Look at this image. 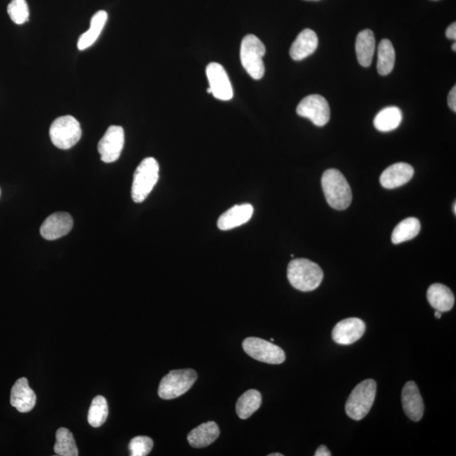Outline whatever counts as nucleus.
<instances>
[{
	"label": "nucleus",
	"mask_w": 456,
	"mask_h": 456,
	"mask_svg": "<svg viewBox=\"0 0 456 456\" xmlns=\"http://www.w3.org/2000/svg\"><path fill=\"white\" fill-rule=\"evenodd\" d=\"M324 273L317 264L307 259H296L289 263L288 279L294 288L311 292L321 284Z\"/></svg>",
	"instance_id": "1"
},
{
	"label": "nucleus",
	"mask_w": 456,
	"mask_h": 456,
	"mask_svg": "<svg viewBox=\"0 0 456 456\" xmlns=\"http://www.w3.org/2000/svg\"><path fill=\"white\" fill-rule=\"evenodd\" d=\"M322 188L327 202L333 208L346 210L352 201L351 189L343 174L337 169H328L322 176Z\"/></svg>",
	"instance_id": "2"
},
{
	"label": "nucleus",
	"mask_w": 456,
	"mask_h": 456,
	"mask_svg": "<svg viewBox=\"0 0 456 456\" xmlns=\"http://www.w3.org/2000/svg\"><path fill=\"white\" fill-rule=\"evenodd\" d=\"M159 164L153 157H147L140 163L133 178V201L142 203L146 200L159 180Z\"/></svg>",
	"instance_id": "3"
},
{
	"label": "nucleus",
	"mask_w": 456,
	"mask_h": 456,
	"mask_svg": "<svg viewBox=\"0 0 456 456\" xmlns=\"http://www.w3.org/2000/svg\"><path fill=\"white\" fill-rule=\"evenodd\" d=\"M376 391L377 384L374 380H366L356 385L346 403L347 416L356 421L366 417L374 404Z\"/></svg>",
	"instance_id": "4"
},
{
	"label": "nucleus",
	"mask_w": 456,
	"mask_h": 456,
	"mask_svg": "<svg viewBox=\"0 0 456 456\" xmlns=\"http://www.w3.org/2000/svg\"><path fill=\"white\" fill-rule=\"evenodd\" d=\"M265 46L255 35L243 37L240 48V60L244 69L255 80H260L264 74L265 69L263 57L265 55Z\"/></svg>",
	"instance_id": "5"
},
{
	"label": "nucleus",
	"mask_w": 456,
	"mask_h": 456,
	"mask_svg": "<svg viewBox=\"0 0 456 456\" xmlns=\"http://www.w3.org/2000/svg\"><path fill=\"white\" fill-rule=\"evenodd\" d=\"M49 135L56 147L61 150H69L81 138V124L72 116H62L51 124Z\"/></svg>",
	"instance_id": "6"
},
{
	"label": "nucleus",
	"mask_w": 456,
	"mask_h": 456,
	"mask_svg": "<svg viewBox=\"0 0 456 456\" xmlns=\"http://www.w3.org/2000/svg\"><path fill=\"white\" fill-rule=\"evenodd\" d=\"M196 380V372L193 370H173L161 380L159 396L163 400L175 399L187 392Z\"/></svg>",
	"instance_id": "7"
},
{
	"label": "nucleus",
	"mask_w": 456,
	"mask_h": 456,
	"mask_svg": "<svg viewBox=\"0 0 456 456\" xmlns=\"http://www.w3.org/2000/svg\"><path fill=\"white\" fill-rule=\"evenodd\" d=\"M244 351L252 358L269 364H281L286 359L285 352L272 342L257 337H248L243 342Z\"/></svg>",
	"instance_id": "8"
},
{
	"label": "nucleus",
	"mask_w": 456,
	"mask_h": 456,
	"mask_svg": "<svg viewBox=\"0 0 456 456\" xmlns=\"http://www.w3.org/2000/svg\"><path fill=\"white\" fill-rule=\"evenodd\" d=\"M297 114L302 118L309 119L314 126H325L330 118L329 103L321 95H310L300 102L297 107Z\"/></svg>",
	"instance_id": "9"
},
{
	"label": "nucleus",
	"mask_w": 456,
	"mask_h": 456,
	"mask_svg": "<svg viewBox=\"0 0 456 456\" xmlns=\"http://www.w3.org/2000/svg\"><path fill=\"white\" fill-rule=\"evenodd\" d=\"M206 76L210 87L207 93L222 101H229L234 98V89L225 69L218 63H210L206 67Z\"/></svg>",
	"instance_id": "10"
},
{
	"label": "nucleus",
	"mask_w": 456,
	"mask_h": 456,
	"mask_svg": "<svg viewBox=\"0 0 456 456\" xmlns=\"http://www.w3.org/2000/svg\"><path fill=\"white\" fill-rule=\"evenodd\" d=\"M124 146L123 128L117 126H112L106 131L98 149L101 155V159L105 163H114L119 159Z\"/></svg>",
	"instance_id": "11"
},
{
	"label": "nucleus",
	"mask_w": 456,
	"mask_h": 456,
	"mask_svg": "<svg viewBox=\"0 0 456 456\" xmlns=\"http://www.w3.org/2000/svg\"><path fill=\"white\" fill-rule=\"evenodd\" d=\"M366 325L358 318H348L337 323L333 330V339L339 345H351L363 337Z\"/></svg>",
	"instance_id": "12"
},
{
	"label": "nucleus",
	"mask_w": 456,
	"mask_h": 456,
	"mask_svg": "<svg viewBox=\"0 0 456 456\" xmlns=\"http://www.w3.org/2000/svg\"><path fill=\"white\" fill-rule=\"evenodd\" d=\"M73 227L72 215L65 213H53L41 226L40 234L46 240H56L67 235Z\"/></svg>",
	"instance_id": "13"
},
{
	"label": "nucleus",
	"mask_w": 456,
	"mask_h": 456,
	"mask_svg": "<svg viewBox=\"0 0 456 456\" xmlns=\"http://www.w3.org/2000/svg\"><path fill=\"white\" fill-rule=\"evenodd\" d=\"M401 401L404 412L410 420L420 421L424 413V403L415 382L409 381L405 384L402 389Z\"/></svg>",
	"instance_id": "14"
},
{
	"label": "nucleus",
	"mask_w": 456,
	"mask_h": 456,
	"mask_svg": "<svg viewBox=\"0 0 456 456\" xmlns=\"http://www.w3.org/2000/svg\"><path fill=\"white\" fill-rule=\"evenodd\" d=\"M36 396L29 385L27 378H20L13 385L11 393V404L20 413L31 412L34 408Z\"/></svg>",
	"instance_id": "15"
},
{
	"label": "nucleus",
	"mask_w": 456,
	"mask_h": 456,
	"mask_svg": "<svg viewBox=\"0 0 456 456\" xmlns=\"http://www.w3.org/2000/svg\"><path fill=\"white\" fill-rule=\"evenodd\" d=\"M414 169L412 166L399 163L389 166L380 176V184L385 189L399 188L412 180Z\"/></svg>",
	"instance_id": "16"
},
{
	"label": "nucleus",
	"mask_w": 456,
	"mask_h": 456,
	"mask_svg": "<svg viewBox=\"0 0 456 456\" xmlns=\"http://www.w3.org/2000/svg\"><path fill=\"white\" fill-rule=\"evenodd\" d=\"M253 214H254V207L252 205H236L219 217L217 227L222 231L234 229L250 221Z\"/></svg>",
	"instance_id": "17"
},
{
	"label": "nucleus",
	"mask_w": 456,
	"mask_h": 456,
	"mask_svg": "<svg viewBox=\"0 0 456 456\" xmlns=\"http://www.w3.org/2000/svg\"><path fill=\"white\" fill-rule=\"evenodd\" d=\"M318 39L316 33L311 29H304L297 36L290 48V56L295 61L306 59L316 51Z\"/></svg>",
	"instance_id": "18"
},
{
	"label": "nucleus",
	"mask_w": 456,
	"mask_h": 456,
	"mask_svg": "<svg viewBox=\"0 0 456 456\" xmlns=\"http://www.w3.org/2000/svg\"><path fill=\"white\" fill-rule=\"evenodd\" d=\"M220 435L219 427L215 422H207L190 431L188 434L189 445L194 448H205L217 441Z\"/></svg>",
	"instance_id": "19"
},
{
	"label": "nucleus",
	"mask_w": 456,
	"mask_h": 456,
	"mask_svg": "<svg viewBox=\"0 0 456 456\" xmlns=\"http://www.w3.org/2000/svg\"><path fill=\"white\" fill-rule=\"evenodd\" d=\"M427 297L431 306L439 312H448L453 309L455 296L451 290L446 286L435 283L430 286Z\"/></svg>",
	"instance_id": "20"
},
{
	"label": "nucleus",
	"mask_w": 456,
	"mask_h": 456,
	"mask_svg": "<svg viewBox=\"0 0 456 456\" xmlns=\"http://www.w3.org/2000/svg\"><path fill=\"white\" fill-rule=\"evenodd\" d=\"M374 32L366 29L358 33L356 40V53L358 63L363 67H370L375 51Z\"/></svg>",
	"instance_id": "21"
},
{
	"label": "nucleus",
	"mask_w": 456,
	"mask_h": 456,
	"mask_svg": "<svg viewBox=\"0 0 456 456\" xmlns=\"http://www.w3.org/2000/svg\"><path fill=\"white\" fill-rule=\"evenodd\" d=\"M107 20V13L105 11L97 12L90 20V28L80 36L77 47L81 51H85L93 45L100 36Z\"/></svg>",
	"instance_id": "22"
},
{
	"label": "nucleus",
	"mask_w": 456,
	"mask_h": 456,
	"mask_svg": "<svg viewBox=\"0 0 456 456\" xmlns=\"http://www.w3.org/2000/svg\"><path fill=\"white\" fill-rule=\"evenodd\" d=\"M401 110L397 107H387L379 112L374 120L376 130L389 132L396 130L402 121Z\"/></svg>",
	"instance_id": "23"
},
{
	"label": "nucleus",
	"mask_w": 456,
	"mask_h": 456,
	"mask_svg": "<svg viewBox=\"0 0 456 456\" xmlns=\"http://www.w3.org/2000/svg\"><path fill=\"white\" fill-rule=\"evenodd\" d=\"M262 403V396L258 391L250 389L243 394L236 404V412L241 420H248Z\"/></svg>",
	"instance_id": "24"
},
{
	"label": "nucleus",
	"mask_w": 456,
	"mask_h": 456,
	"mask_svg": "<svg viewBox=\"0 0 456 456\" xmlns=\"http://www.w3.org/2000/svg\"><path fill=\"white\" fill-rule=\"evenodd\" d=\"M421 223L415 217H409L403 220L396 227L391 235V241L394 244H399L416 238L420 233Z\"/></svg>",
	"instance_id": "25"
},
{
	"label": "nucleus",
	"mask_w": 456,
	"mask_h": 456,
	"mask_svg": "<svg viewBox=\"0 0 456 456\" xmlns=\"http://www.w3.org/2000/svg\"><path fill=\"white\" fill-rule=\"evenodd\" d=\"M396 62V52L393 44L389 39L380 41L378 48V64L377 69L380 76H388L392 72Z\"/></svg>",
	"instance_id": "26"
},
{
	"label": "nucleus",
	"mask_w": 456,
	"mask_h": 456,
	"mask_svg": "<svg viewBox=\"0 0 456 456\" xmlns=\"http://www.w3.org/2000/svg\"><path fill=\"white\" fill-rule=\"evenodd\" d=\"M55 454L60 456H77L78 448L73 434L68 429L60 428L56 432Z\"/></svg>",
	"instance_id": "27"
},
{
	"label": "nucleus",
	"mask_w": 456,
	"mask_h": 456,
	"mask_svg": "<svg viewBox=\"0 0 456 456\" xmlns=\"http://www.w3.org/2000/svg\"><path fill=\"white\" fill-rule=\"evenodd\" d=\"M107 416H109V405L107 400L102 396L95 397L91 402L88 417H87L89 424L93 428H99L105 424Z\"/></svg>",
	"instance_id": "28"
},
{
	"label": "nucleus",
	"mask_w": 456,
	"mask_h": 456,
	"mask_svg": "<svg viewBox=\"0 0 456 456\" xmlns=\"http://www.w3.org/2000/svg\"><path fill=\"white\" fill-rule=\"evenodd\" d=\"M7 11L15 24L22 25L28 22L29 8L26 0H12Z\"/></svg>",
	"instance_id": "29"
},
{
	"label": "nucleus",
	"mask_w": 456,
	"mask_h": 456,
	"mask_svg": "<svg viewBox=\"0 0 456 456\" xmlns=\"http://www.w3.org/2000/svg\"><path fill=\"white\" fill-rule=\"evenodd\" d=\"M153 441L147 436H137L131 439L128 450L132 456H146L152 450Z\"/></svg>",
	"instance_id": "30"
},
{
	"label": "nucleus",
	"mask_w": 456,
	"mask_h": 456,
	"mask_svg": "<svg viewBox=\"0 0 456 456\" xmlns=\"http://www.w3.org/2000/svg\"><path fill=\"white\" fill-rule=\"evenodd\" d=\"M448 105H449L450 109L456 112V86H455L453 88L451 89L448 96Z\"/></svg>",
	"instance_id": "31"
},
{
	"label": "nucleus",
	"mask_w": 456,
	"mask_h": 456,
	"mask_svg": "<svg viewBox=\"0 0 456 456\" xmlns=\"http://www.w3.org/2000/svg\"><path fill=\"white\" fill-rule=\"evenodd\" d=\"M445 35L448 39L451 40L456 39V23L453 22L450 25L449 27L447 28Z\"/></svg>",
	"instance_id": "32"
},
{
	"label": "nucleus",
	"mask_w": 456,
	"mask_h": 456,
	"mask_svg": "<svg viewBox=\"0 0 456 456\" xmlns=\"http://www.w3.org/2000/svg\"><path fill=\"white\" fill-rule=\"evenodd\" d=\"M315 456H330V451L327 449L326 445H321L318 449L315 452Z\"/></svg>",
	"instance_id": "33"
},
{
	"label": "nucleus",
	"mask_w": 456,
	"mask_h": 456,
	"mask_svg": "<svg viewBox=\"0 0 456 456\" xmlns=\"http://www.w3.org/2000/svg\"><path fill=\"white\" fill-rule=\"evenodd\" d=\"M441 316H442L441 312H439V311H436V312H435V317H436L437 318H441Z\"/></svg>",
	"instance_id": "34"
},
{
	"label": "nucleus",
	"mask_w": 456,
	"mask_h": 456,
	"mask_svg": "<svg viewBox=\"0 0 456 456\" xmlns=\"http://www.w3.org/2000/svg\"><path fill=\"white\" fill-rule=\"evenodd\" d=\"M269 456H283V455L280 453H274V454H269Z\"/></svg>",
	"instance_id": "35"
},
{
	"label": "nucleus",
	"mask_w": 456,
	"mask_h": 456,
	"mask_svg": "<svg viewBox=\"0 0 456 456\" xmlns=\"http://www.w3.org/2000/svg\"><path fill=\"white\" fill-rule=\"evenodd\" d=\"M451 48H452V51H453L454 52H456V43H454L453 44H452V47H451Z\"/></svg>",
	"instance_id": "36"
},
{
	"label": "nucleus",
	"mask_w": 456,
	"mask_h": 456,
	"mask_svg": "<svg viewBox=\"0 0 456 456\" xmlns=\"http://www.w3.org/2000/svg\"><path fill=\"white\" fill-rule=\"evenodd\" d=\"M454 213L456 214V203H454Z\"/></svg>",
	"instance_id": "37"
},
{
	"label": "nucleus",
	"mask_w": 456,
	"mask_h": 456,
	"mask_svg": "<svg viewBox=\"0 0 456 456\" xmlns=\"http://www.w3.org/2000/svg\"><path fill=\"white\" fill-rule=\"evenodd\" d=\"M434 1H437V0H434Z\"/></svg>",
	"instance_id": "38"
}]
</instances>
